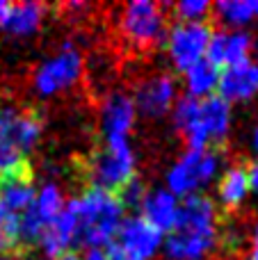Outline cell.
Masks as SVG:
<instances>
[{
    "instance_id": "20",
    "label": "cell",
    "mask_w": 258,
    "mask_h": 260,
    "mask_svg": "<svg viewBox=\"0 0 258 260\" xmlns=\"http://www.w3.org/2000/svg\"><path fill=\"white\" fill-rule=\"evenodd\" d=\"M183 76H185V91H187L185 96H190V99L204 101L215 96V91H217L219 69L208 59H201L199 64L187 69Z\"/></svg>"
},
{
    "instance_id": "16",
    "label": "cell",
    "mask_w": 258,
    "mask_h": 260,
    "mask_svg": "<svg viewBox=\"0 0 258 260\" xmlns=\"http://www.w3.org/2000/svg\"><path fill=\"white\" fill-rule=\"evenodd\" d=\"M135 119V103H133V96L126 91H112L101 105V130L105 139H128Z\"/></svg>"
},
{
    "instance_id": "5",
    "label": "cell",
    "mask_w": 258,
    "mask_h": 260,
    "mask_svg": "<svg viewBox=\"0 0 258 260\" xmlns=\"http://www.w3.org/2000/svg\"><path fill=\"white\" fill-rule=\"evenodd\" d=\"M135 151L128 139H105L87 160V178L94 189L119 194L123 185L135 178Z\"/></svg>"
},
{
    "instance_id": "18",
    "label": "cell",
    "mask_w": 258,
    "mask_h": 260,
    "mask_svg": "<svg viewBox=\"0 0 258 260\" xmlns=\"http://www.w3.org/2000/svg\"><path fill=\"white\" fill-rule=\"evenodd\" d=\"M46 16V5L41 3H9L0 18V27L12 37L35 35Z\"/></svg>"
},
{
    "instance_id": "1",
    "label": "cell",
    "mask_w": 258,
    "mask_h": 260,
    "mask_svg": "<svg viewBox=\"0 0 258 260\" xmlns=\"http://www.w3.org/2000/svg\"><path fill=\"white\" fill-rule=\"evenodd\" d=\"M219 240L217 208L204 194L181 201L178 219L163 242L169 260H206Z\"/></svg>"
},
{
    "instance_id": "29",
    "label": "cell",
    "mask_w": 258,
    "mask_h": 260,
    "mask_svg": "<svg viewBox=\"0 0 258 260\" xmlns=\"http://www.w3.org/2000/svg\"><path fill=\"white\" fill-rule=\"evenodd\" d=\"M55 260H80L76 256V253H64V256H59V258H55Z\"/></svg>"
},
{
    "instance_id": "30",
    "label": "cell",
    "mask_w": 258,
    "mask_h": 260,
    "mask_svg": "<svg viewBox=\"0 0 258 260\" xmlns=\"http://www.w3.org/2000/svg\"><path fill=\"white\" fill-rule=\"evenodd\" d=\"M7 5H9V3H3V0H0V18H3V14H5V9H7Z\"/></svg>"
},
{
    "instance_id": "2",
    "label": "cell",
    "mask_w": 258,
    "mask_h": 260,
    "mask_svg": "<svg viewBox=\"0 0 258 260\" xmlns=\"http://www.w3.org/2000/svg\"><path fill=\"white\" fill-rule=\"evenodd\" d=\"M172 119L190 151H208L227 139L233 112L231 105L217 94L204 101L181 96L172 108Z\"/></svg>"
},
{
    "instance_id": "22",
    "label": "cell",
    "mask_w": 258,
    "mask_h": 260,
    "mask_svg": "<svg viewBox=\"0 0 258 260\" xmlns=\"http://www.w3.org/2000/svg\"><path fill=\"white\" fill-rule=\"evenodd\" d=\"M172 12L176 14L178 21H206L208 14H213V5L208 0H183V3H176L172 7Z\"/></svg>"
},
{
    "instance_id": "26",
    "label": "cell",
    "mask_w": 258,
    "mask_h": 260,
    "mask_svg": "<svg viewBox=\"0 0 258 260\" xmlns=\"http://www.w3.org/2000/svg\"><path fill=\"white\" fill-rule=\"evenodd\" d=\"M82 260H108V256H105V251H101V249H91V251H87L85 256H82Z\"/></svg>"
},
{
    "instance_id": "3",
    "label": "cell",
    "mask_w": 258,
    "mask_h": 260,
    "mask_svg": "<svg viewBox=\"0 0 258 260\" xmlns=\"http://www.w3.org/2000/svg\"><path fill=\"white\" fill-rule=\"evenodd\" d=\"M44 133V119L35 110L0 108V180L30 171V153Z\"/></svg>"
},
{
    "instance_id": "24",
    "label": "cell",
    "mask_w": 258,
    "mask_h": 260,
    "mask_svg": "<svg viewBox=\"0 0 258 260\" xmlns=\"http://www.w3.org/2000/svg\"><path fill=\"white\" fill-rule=\"evenodd\" d=\"M108 260H137V258H133L131 253H126L121 247H117V244H110V249H108Z\"/></svg>"
},
{
    "instance_id": "31",
    "label": "cell",
    "mask_w": 258,
    "mask_h": 260,
    "mask_svg": "<svg viewBox=\"0 0 258 260\" xmlns=\"http://www.w3.org/2000/svg\"><path fill=\"white\" fill-rule=\"evenodd\" d=\"M254 16L258 18V3H254Z\"/></svg>"
},
{
    "instance_id": "13",
    "label": "cell",
    "mask_w": 258,
    "mask_h": 260,
    "mask_svg": "<svg viewBox=\"0 0 258 260\" xmlns=\"http://www.w3.org/2000/svg\"><path fill=\"white\" fill-rule=\"evenodd\" d=\"M251 50H254V37L249 32L222 27V30H213L206 59L213 62L217 69H227L251 59Z\"/></svg>"
},
{
    "instance_id": "27",
    "label": "cell",
    "mask_w": 258,
    "mask_h": 260,
    "mask_svg": "<svg viewBox=\"0 0 258 260\" xmlns=\"http://www.w3.org/2000/svg\"><path fill=\"white\" fill-rule=\"evenodd\" d=\"M249 183H251V189L258 192V162L254 167H249Z\"/></svg>"
},
{
    "instance_id": "19",
    "label": "cell",
    "mask_w": 258,
    "mask_h": 260,
    "mask_svg": "<svg viewBox=\"0 0 258 260\" xmlns=\"http://www.w3.org/2000/svg\"><path fill=\"white\" fill-rule=\"evenodd\" d=\"M251 192V183H249V167L245 165H233L229 167L222 174L217 185V194H219V203L227 210H236L245 203V199Z\"/></svg>"
},
{
    "instance_id": "17",
    "label": "cell",
    "mask_w": 258,
    "mask_h": 260,
    "mask_svg": "<svg viewBox=\"0 0 258 260\" xmlns=\"http://www.w3.org/2000/svg\"><path fill=\"white\" fill-rule=\"evenodd\" d=\"M142 208V219H146L155 231L160 233H169L178 219V210H181V201L167 189H146L144 199L140 203Z\"/></svg>"
},
{
    "instance_id": "28",
    "label": "cell",
    "mask_w": 258,
    "mask_h": 260,
    "mask_svg": "<svg viewBox=\"0 0 258 260\" xmlns=\"http://www.w3.org/2000/svg\"><path fill=\"white\" fill-rule=\"evenodd\" d=\"M251 148H254V153L258 155V126L254 128V133H251Z\"/></svg>"
},
{
    "instance_id": "33",
    "label": "cell",
    "mask_w": 258,
    "mask_h": 260,
    "mask_svg": "<svg viewBox=\"0 0 258 260\" xmlns=\"http://www.w3.org/2000/svg\"><path fill=\"white\" fill-rule=\"evenodd\" d=\"M0 260H9V258H3V256H0Z\"/></svg>"
},
{
    "instance_id": "21",
    "label": "cell",
    "mask_w": 258,
    "mask_h": 260,
    "mask_svg": "<svg viewBox=\"0 0 258 260\" xmlns=\"http://www.w3.org/2000/svg\"><path fill=\"white\" fill-rule=\"evenodd\" d=\"M213 14L227 30H242L254 21V3L249 0H219L213 5Z\"/></svg>"
},
{
    "instance_id": "6",
    "label": "cell",
    "mask_w": 258,
    "mask_h": 260,
    "mask_svg": "<svg viewBox=\"0 0 258 260\" xmlns=\"http://www.w3.org/2000/svg\"><path fill=\"white\" fill-rule=\"evenodd\" d=\"M121 35L135 50H153L165 44L167 37V14L165 5L151 0H133L121 9L119 18Z\"/></svg>"
},
{
    "instance_id": "15",
    "label": "cell",
    "mask_w": 258,
    "mask_h": 260,
    "mask_svg": "<svg viewBox=\"0 0 258 260\" xmlns=\"http://www.w3.org/2000/svg\"><path fill=\"white\" fill-rule=\"evenodd\" d=\"M78 244V219H76V203L67 201L57 217L50 221V226L44 231L39 240L41 251L50 260L71 253V247Z\"/></svg>"
},
{
    "instance_id": "7",
    "label": "cell",
    "mask_w": 258,
    "mask_h": 260,
    "mask_svg": "<svg viewBox=\"0 0 258 260\" xmlns=\"http://www.w3.org/2000/svg\"><path fill=\"white\" fill-rule=\"evenodd\" d=\"M82 71H85L82 53L76 48V44L67 41V44L59 46V50L53 57L44 59L37 67L35 76H32V87L44 99L57 96L62 91L71 89L82 78Z\"/></svg>"
},
{
    "instance_id": "32",
    "label": "cell",
    "mask_w": 258,
    "mask_h": 260,
    "mask_svg": "<svg viewBox=\"0 0 258 260\" xmlns=\"http://www.w3.org/2000/svg\"><path fill=\"white\" fill-rule=\"evenodd\" d=\"M0 251H3V231H0Z\"/></svg>"
},
{
    "instance_id": "14",
    "label": "cell",
    "mask_w": 258,
    "mask_h": 260,
    "mask_svg": "<svg viewBox=\"0 0 258 260\" xmlns=\"http://www.w3.org/2000/svg\"><path fill=\"white\" fill-rule=\"evenodd\" d=\"M258 94V62L247 59V62L233 64L219 71L217 82V96L222 101L231 103H242Z\"/></svg>"
},
{
    "instance_id": "12",
    "label": "cell",
    "mask_w": 258,
    "mask_h": 260,
    "mask_svg": "<svg viewBox=\"0 0 258 260\" xmlns=\"http://www.w3.org/2000/svg\"><path fill=\"white\" fill-rule=\"evenodd\" d=\"M117 238L119 242L114 244L137 260H151L163 249L165 242V235L160 231H155L146 219H142L140 215L123 219L121 226H119Z\"/></svg>"
},
{
    "instance_id": "4",
    "label": "cell",
    "mask_w": 258,
    "mask_h": 260,
    "mask_svg": "<svg viewBox=\"0 0 258 260\" xmlns=\"http://www.w3.org/2000/svg\"><path fill=\"white\" fill-rule=\"evenodd\" d=\"M73 203L78 219V244L87 247V251L110 247L117 238L126 210L117 194L89 187L85 194L73 199Z\"/></svg>"
},
{
    "instance_id": "8",
    "label": "cell",
    "mask_w": 258,
    "mask_h": 260,
    "mask_svg": "<svg viewBox=\"0 0 258 260\" xmlns=\"http://www.w3.org/2000/svg\"><path fill=\"white\" fill-rule=\"evenodd\" d=\"M222 167V155L217 148L208 151H190L187 148L174 167L167 171V192L174 197H192L199 194V187L215 178Z\"/></svg>"
},
{
    "instance_id": "23",
    "label": "cell",
    "mask_w": 258,
    "mask_h": 260,
    "mask_svg": "<svg viewBox=\"0 0 258 260\" xmlns=\"http://www.w3.org/2000/svg\"><path fill=\"white\" fill-rule=\"evenodd\" d=\"M144 194H146V185L135 176L128 185H123V189L117 194V197H119V201H121L123 208H137L142 203V199H144Z\"/></svg>"
},
{
    "instance_id": "9",
    "label": "cell",
    "mask_w": 258,
    "mask_h": 260,
    "mask_svg": "<svg viewBox=\"0 0 258 260\" xmlns=\"http://www.w3.org/2000/svg\"><path fill=\"white\" fill-rule=\"evenodd\" d=\"M64 194L59 189V185L55 183H46L41 189H37L35 201L27 208V212L21 217L18 221V231H16V247L14 253H21L25 249L39 244L44 231L50 226V221L62 212L64 208Z\"/></svg>"
},
{
    "instance_id": "25",
    "label": "cell",
    "mask_w": 258,
    "mask_h": 260,
    "mask_svg": "<svg viewBox=\"0 0 258 260\" xmlns=\"http://www.w3.org/2000/svg\"><path fill=\"white\" fill-rule=\"evenodd\" d=\"M251 260H258V221L251 231Z\"/></svg>"
},
{
    "instance_id": "10",
    "label": "cell",
    "mask_w": 258,
    "mask_h": 260,
    "mask_svg": "<svg viewBox=\"0 0 258 260\" xmlns=\"http://www.w3.org/2000/svg\"><path fill=\"white\" fill-rule=\"evenodd\" d=\"M210 37H213V25L208 21H178L176 25L169 27L165 37V48L174 69L185 73L187 69L206 59Z\"/></svg>"
},
{
    "instance_id": "11",
    "label": "cell",
    "mask_w": 258,
    "mask_h": 260,
    "mask_svg": "<svg viewBox=\"0 0 258 260\" xmlns=\"http://www.w3.org/2000/svg\"><path fill=\"white\" fill-rule=\"evenodd\" d=\"M176 99L178 85L174 80V76H169V73H155V76L144 78L135 87V94H133L135 110L149 119H158L172 112Z\"/></svg>"
}]
</instances>
